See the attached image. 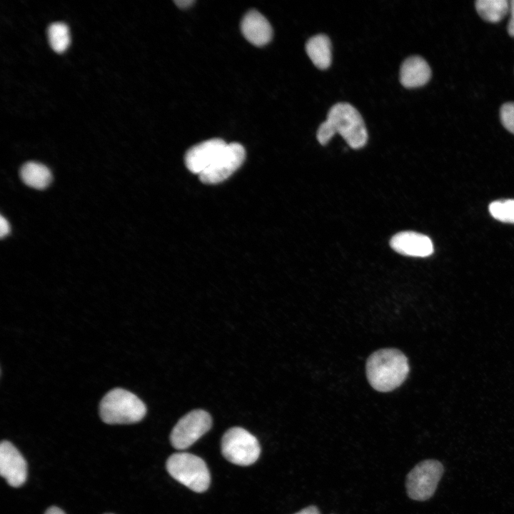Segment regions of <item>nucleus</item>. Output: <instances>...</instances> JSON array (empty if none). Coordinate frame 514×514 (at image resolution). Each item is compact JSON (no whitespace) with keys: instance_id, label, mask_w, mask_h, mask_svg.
Returning <instances> with one entry per match:
<instances>
[{"instance_id":"f257e3e1","label":"nucleus","mask_w":514,"mask_h":514,"mask_svg":"<svg viewBox=\"0 0 514 514\" xmlns=\"http://www.w3.org/2000/svg\"><path fill=\"white\" fill-rule=\"evenodd\" d=\"M336 133L350 147H363L368 140V132L363 119L351 104L338 103L329 110L326 120L318 127L316 137L321 145H326Z\"/></svg>"},{"instance_id":"f03ea898","label":"nucleus","mask_w":514,"mask_h":514,"mask_svg":"<svg viewBox=\"0 0 514 514\" xmlns=\"http://www.w3.org/2000/svg\"><path fill=\"white\" fill-rule=\"evenodd\" d=\"M409 365L399 350L385 348L372 353L366 362V375L371 386L380 392H389L406 379Z\"/></svg>"},{"instance_id":"7ed1b4c3","label":"nucleus","mask_w":514,"mask_h":514,"mask_svg":"<svg viewBox=\"0 0 514 514\" xmlns=\"http://www.w3.org/2000/svg\"><path fill=\"white\" fill-rule=\"evenodd\" d=\"M146 413L143 402L123 388H114L102 398L99 406L101 420L110 425L131 424L141 420Z\"/></svg>"},{"instance_id":"20e7f679","label":"nucleus","mask_w":514,"mask_h":514,"mask_svg":"<svg viewBox=\"0 0 514 514\" xmlns=\"http://www.w3.org/2000/svg\"><path fill=\"white\" fill-rule=\"evenodd\" d=\"M166 470L176 480L194 492L203 493L209 487V470L204 460L197 455L174 453L166 461Z\"/></svg>"},{"instance_id":"39448f33","label":"nucleus","mask_w":514,"mask_h":514,"mask_svg":"<svg viewBox=\"0 0 514 514\" xmlns=\"http://www.w3.org/2000/svg\"><path fill=\"white\" fill-rule=\"evenodd\" d=\"M221 453L231 463L247 466L258 458L261 448L257 438L240 427L228 429L221 440Z\"/></svg>"},{"instance_id":"423d86ee","label":"nucleus","mask_w":514,"mask_h":514,"mask_svg":"<svg viewBox=\"0 0 514 514\" xmlns=\"http://www.w3.org/2000/svg\"><path fill=\"white\" fill-rule=\"evenodd\" d=\"M443 471V465L436 460H425L415 465L406 477L405 487L408 497L418 501L430 498Z\"/></svg>"},{"instance_id":"0eeeda50","label":"nucleus","mask_w":514,"mask_h":514,"mask_svg":"<svg viewBox=\"0 0 514 514\" xmlns=\"http://www.w3.org/2000/svg\"><path fill=\"white\" fill-rule=\"evenodd\" d=\"M211 425V417L208 412L193 410L183 415L173 427L170 435L171 443L176 449H186L207 433Z\"/></svg>"},{"instance_id":"6e6552de","label":"nucleus","mask_w":514,"mask_h":514,"mask_svg":"<svg viewBox=\"0 0 514 514\" xmlns=\"http://www.w3.org/2000/svg\"><path fill=\"white\" fill-rule=\"evenodd\" d=\"M245 155V149L241 144L236 142L227 143L213 163L198 175L199 179L209 184L227 179L241 166Z\"/></svg>"},{"instance_id":"1a4fd4ad","label":"nucleus","mask_w":514,"mask_h":514,"mask_svg":"<svg viewBox=\"0 0 514 514\" xmlns=\"http://www.w3.org/2000/svg\"><path fill=\"white\" fill-rule=\"evenodd\" d=\"M0 474L12 487H20L26 480L27 464L19 450L9 441L0 444Z\"/></svg>"},{"instance_id":"9d476101","label":"nucleus","mask_w":514,"mask_h":514,"mask_svg":"<svg viewBox=\"0 0 514 514\" xmlns=\"http://www.w3.org/2000/svg\"><path fill=\"white\" fill-rule=\"evenodd\" d=\"M226 145L223 139L216 138L191 147L185 155L187 168L199 175L213 163Z\"/></svg>"},{"instance_id":"9b49d317","label":"nucleus","mask_w":514,"mask_h":514,"mask_svg":"<svg viewBox=\"0 0 514 514\" xmlns=\"http://www.w3.org/2000/svg\"><path fill=\"white\" fill-rule=\"evenodd\" d=\"M397 253L408 256L426 257L433 253V244L425 235L413 231H403L394 235L390 241Z\"/></svg>"},{"instance_id":"f8f14e48","label":"nucleus","mask_w":514,"mask_h":514,"mask_svg":"<svg viewBox=\"0 0 514 514\" xmlns=\"http://www.w3.org/2000/svg\"><path fill=\"white\" fill-rule=\"evenodd\" d=\"M241 29L244 37L255 46H263L272 38V27L258 11L251 10L243 17Z\"/></svg>"},{"instance_id":"ddd939ff","label":"nucleus","mask_w":514,"mask_h":514,"mask_svg":"<svg viewBox=\"0 0 514 514\" xmlns=\"http://www.w3.org/2000/svg\"><path fill=\"white\" fill-rule=\"evenodd\" d=\"M431 70L426 61L420 56H413L406 59L400 70V81L408 89L425 85L430 79Z\"/></svg>"},{"instance_id":"4468645a","label":"nucleus","mask_w":514,"mask_h":514,"mask_svg":"<svg viewBox=\"0 0 514 514\" xmlns=\"http://www.w3.org/2000/svg\"><path fill=\"white\" fill-rule=\"evenodd\" d=\"M306 53L313 64L320 69H328L332 60L331 43L325 34L310 38L306 44Z\"/></svg>"},{"instance_id":"2eb2a0df","label":"nucleus","mask_w":514,"mask_h":514,"mask_svg":"<svg viewBox=\"0 0 514 514\" xmlns=\"http://www.w3.org/2000/svg\"><path fill=\"white\" fill-rule=\"evenodd\" d=\"M20 175L27 186L36 189L46 188L52 178L51 171L46 166L34 161L24 163Z\"/></svg>"},{"instance_id":"dca6fc26","label":"nucleus","mask_w":514,"mask_h":514,"mask_svg":"<svg viewBox=\"0 0 514 514\" xmlns=\"http://www.w3.org/2000/svg\"><path fill=\"white\" fill-rule=\"evenodd\" d=\"M475 8L478 14L489 22H498L510 10V2L507 0H478Z\"/></svg>"},{"instance_id":"f3484780","label":"nucleus","mask_w":514,"mask_h":514,"mask_svg":"<svg viewBox=\"0 0 514 514\" xmlns=\"http://www.w3.org/2000/svg\"><path fill=\"white\" fill-rule=\"evenodd\" d=\"M49 42L54 51L57 53L64 51L70 42L69 28L63 22H54L47 29Z\"/></svg>"},{"instance_id":"a211bd4d","label":"nucleus","mask_w":514,"mask_h":514,"mask_svg":"<svg viewBox=\"0 0 514 514\" xmlns=\"http://www.w3.org/2000/svg\"><path fill=\"white\" fill-rule=\"evenodd\" d=\"M489 211L495 219L514 223V200L495 201L489 206Z\"/></svg>"},{"instance_id":"6ab92c4d","label":"nucleus","mask_w":514,"mask_h":514,"mask_svg":"<svg viewBox=\"0 0 514 514\" xmlns=\"http://www.w3.org/2000/svg\"><path fill=\"white\" fill-rule=\"evenodd\" d=\"M500 116L503 126L514 133V103L504 104L500 109Z\"/></svg>"},{"instance_id":"aec40b11","label":"nucleus","mask_w":514,"mask_h":514,"mask_svg":"<svg viewBox=\"0 0 514 514\" xmlns=\"http://www.w3.org/2000/svg\"><path fill=\"white\" fill-rule=\"evenodd\" d=\"M510 18L508 24V34L514 37V0L510 1Z\"/></svg>"},{"instance_id":"412c9836","label":"nucleus","mask_w":514,"mask_h":514,"mask_svg":"<svg viewBox=\"0 0 514 514\" xmlns=\"http://www.w3.org/2000/svg\"><path fill=\"white\" fill-rule=\"evenodd\" d=\"M10 231V226L9 222L2 216L0 218V236L4 238Z\"/></svg>"},{"instance_id":"4be33fe9","label":"nucleus","mask_w":514,"mask_h":514,"mask_svg":"<svg viewBox=\"0 0 514 514\" xmlns=\"http://www.w3.org/2000/svg\"><path fill=\"white\" fill-rule=\"evenodd\" d=\"M295 514H321L318 507L315 505L308 506Z\"/></svg>"},{"instance_id":"5701e85b","label":"nucleus","mask_w":514,"mask_h":514,"mask_svg":"<svg viewBox=\"0 0 514 514\" xmlns=\"http://www.w3.org/2000/svg\"><path fill=\"white\" fill-rule=\"evenodd\" d=\"M44 514H66L64 510L56 506L49 507Z\"/></svg>"},{"instance_id":"b1692460","label":"nucleus","mask_w":514,"mask_h":514,"mask_svg":"<svg viewBox=\"0 0 514 514\" xmlns=\"http://www.w3.org/2000/svg\"><path fill=\"white\" fill-rule=\"evenodd\" d=\"M176 5L181 8H186L193 3V0H178L174 1Z\"/></svg>"},{"instance_id":"393cba45","label":"nucleus","mask_w":514,"mask_h":514,"mask_svg":"<svg viewBox=\"0 0 514 514\" xmlns=\"http://www.w3.org/2000/svg\"><path fill=\"white\" fill-rule=\"evenodd\" d=\"M105 514H113V513H105Z\"/></svg>"}]
</instances>
